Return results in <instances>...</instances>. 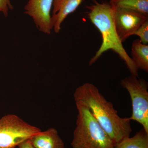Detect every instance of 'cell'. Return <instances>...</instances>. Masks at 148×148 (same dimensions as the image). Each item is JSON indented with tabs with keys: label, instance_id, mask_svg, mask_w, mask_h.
<instances>
[{
	"label": "cell",
	"instance_id": "12",
	"mask_svg": "<svg viewBox=\"0 0 148 148\" xmlns=\"http://www.w3.org/2000/svg\"><path fill=\"white\" fill-rule=\"evenodd\" d=\"M116 148H148V133L143 128L133 137L117 144Z\"/></svg>",
	"mask_w": 148,
	"mask_h": 148
},
{
	"label": "cell",
	"instance_id": "8",
	"mask_svg": "<svg viewBox=\"0 0 148 148\" xmlns=\"http://www.w3.org/2000/svg\"><path fill=\"white\" fill-rule=\"evenodd\" d=\"M82 1L83 0H53L51 22L55 33H59L63 21L76 10Z\"/></svg>",
	"mask_w": 148,
	"mask_h": 148
},
{
	"label": "cell",
	"instance_id": "10",
	"mask_svg": "<svg viewBox=\"0 0 148 148\" xmlns=\"http://www.w3.org/2000/svg\"><path fill=\"white\" fill-rule=\"evenodd\" d=\"M132 61L138 70L148 72V45L142 43L139 39L133 41L131 47Z\"/></svg>",
	"mask_w": 148,
	"mask_h": 148
},
{
	"label": "cell",
	"instance_id": "6",
	"mask_svg": "<svg viewBox=\"0 0 148 148\" xmlns=\"http://www.w3.org/2000/svg\"><path fill=\"white\" fill-rule=\"evenodd\" d=\"M114 9L115 26L122 42L134 35L136 30L148 19V16L135 11L121 8Z\"/></svg>",
	"mask_w": 148,
	"mask_h": 148
},
{
	"label": "cell",
	"instance_id": "3",
	"mask_svg": "<svg viewBox=\"0 0 148 148\" xmlns=\"http://www.w3.org/2000/svg\"><path fill=\"white\" fill-rule=\"evenodd\" d=\"M76 126L71 143L73 148H116V143L98 123L87 107L76 103Z\"/></svg>",
	"mask_w": 148,
	"mask_h": 148
},
{
	"label": "cell",
	"instance_id": "11",
	"mask_svg": "<svg viewBox=\"0 0 148 148\" xmlns=\"http://www.w3.org/2000/svg\"><path fill=\"white\" fill-rule=\"evenodd\" d=\"M109 3L115 8L131 10L148 17V0H110Z\"/></svg>",
	"mask_w": 148,
	"mask_h": 148
},
{
	"label": "cell",
	"instance_id": "5",
	"mask_svg": "<svg viewBox=\"0 0 148 148\" xmlns=\"http://www.w3.org/2000/svg\"><path fill=\"white\" fill-rule=\"evenodd\" d=\"M121 84L128 91L132 101V114L130 119L139 123L148 133L147 83L144 79L131 75L122 79Z\"/></svg>",
	"mask_w": 148,
	"mask_h": 148
},
{
	"label": "cell",
	"instance_id": "14",
	"mask_svg": "<svg viewBox=\"0 0 148 148\" xmlns=\"http://www.w3.org/2000/svg\"><path fill=\"white\" fill-rule=\"evenodd\" d=\"M13 9V5L10 0H0V12H2L5 17L8 16L9 11Z\"/></svg>",
	"mask_w": 148,
	"mask_h": 148
},
{
	"label": "cell",
	"instance_id": "2",
	"mask_svg": "<svg viewBox=\"0 0 148 148\" xmlns=\"http://www.w3.org/2000/svg\"><path fill=\"white\" fill-rule=\"evenodd\" d=\"M88 16L92 24L101 33L102 44L89 61V65L95 63L103 53L112 50L118 54L126 64L131 75L138 77V69L127 54L120 39L114 24V9L110 3L95 2L88 6Z\"/></svg>",
	"mask_w": 148,
	"mask_h": 148
},
{
	"label": "cell",
	"instance_id": "1",
	"mask_svg": "<svg viewBox=\"0 0 148 148\" xmlns=\"http://www.w3.org/2000/svg\"><path fill=\"white\" fill-rule=\"evenodd\" d=\"M73 97L75 103L87 107L98 123L116 144L130 137L132 128L129 118H122L111 102L98 88L86 83L77 88Z\"/></svg>",
	"mask_w": 148,
	"mask_h": 148
},
{
	"label": "cell",
	"instance_id": "13",
	"mask_svg": "<svg viewBox=\"0 0 148 148\" xmlns=\"http://www.w3.org/2000/svg\"><path fill=\"white\" fill-rule=\"evenodd\" d=\"M137 35L140 38L141 42L144 45L148 43V19L134 33V35Z\"/></svg>",
	"mask_w": 148,
	"mask_h": 148
},
{
	"label": "cell",
	"instance_id": "4",
	"mask_svg": "<svg viewBox=\"0 0 148 148\" xmlns=\"http://www.w3.org/2000/svg\"><path fill=\"white\" fill-rule=\"evenodd\" d=\"M40 131L16 115H5L0 119V148H15Z\"/></svg>",
	"mask_w": 148,
	"mask_h": 148
},
{
	"label": "cell",
	"instance_id": "15",
	"mask_svg": "<svg viewBox=\"0 0 148 148\" xmlns=\"http://www.w3.org/2000/svg\"><path fill=\"white\" fill-rule=\"evenodd\" d=\"M17 147L18 148H35L29 139L22 142Z\"/></svg>",
	"mask_w": 148,
	"mask_h": 148
},
{
	"label": "cell",
	"instance_id": "7",
	"mask_svg": "<svg viewBox=\"0 0 148 148\" xmlns=\"http://www.w3.org/2000/svg\"><path fill=\"white\" fill-rule=\"evenodd\" d=\"M53 0H28L24 8V14L33 19L40 32L50 34L52 30L51 22Z\"/></svg>",
	"mask_w": 148,
	"mask_h": 148
},
{
	"label": "cell",
	"instance_id": "9",
	"mask_svg": "<svg viewBox=\"0 0 148 148\" xmlns=\"http://www.w3.org/2000/svg\"><path fill=\"white\" fill-rule=\"evenodd\" d=\"M29 140L35 148H65L63 140L54 128L38 132Z\"/></svg>",
	"mask_w": 148,
	"mask_h": 148
}]
</instances>
